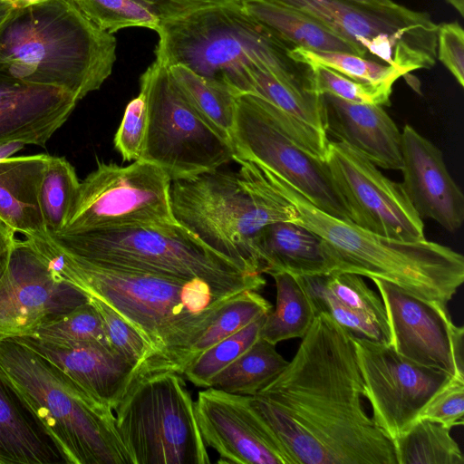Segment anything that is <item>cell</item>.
I'll list each match as a JSON object with an SVG mask.
<instances>
[{
    "label": "cell",
    "instance_id": "1",
    "mask_svg": "<svg viewBox=\"0 0 464 464\" xmlns=\"http://www.w3.org/2000/svg\"><path fill=\"white\" fill-rule=\"evenodd\" d=\"M292 360L251 403L291 464H398L368 415L353 334L318 313Z\"/></svg>",
    "mask_w": 464,
    "mask_h": 464
},
{
    "label": "cell",
    "instance_id": "2",
    "mask_svg": "<svg viewBox=\"0 0 464 464\" xmlns=\"http://www.w3.org/2000/svg\"><path fill=\"white\" fill-rule=\"evenodd\" d=\"M32 240L58 278L107 304L144 339L149 355L132 378L150 372L186 345L228 299L244 292L201 279L104 267L67 253L50 238Z\"/></svg>",
    "mask_w": 464,
    "mask_h": 464
},
{
    "label": "cell",
    "instance_id": "3",
    "mask_svg": "<svg viewBox=\"0 0 464 464\" xmlns=\"http://www.w3.org/2000/svg\"><path fill=\"white\" fill-rule=\"evenodd\" d=\"M115 60V37L99 29L73 0L14 8L0 26V71L63 89L77 102L100 89Z\"/></svg>",
    "mask_w": 464,
    "mask_h": 464
},
{
    "label": "cell",
    "instance_id": "4",
    "mask_svg": "<svg viewBox=\"0 0 464 464\" xmlns=\"http://www.w3.org/2000/svg\"><path fill=\"white\" fill-rule=\"evenodd\" d=\"M256 166V165H255ZM264 181L294 206L300 224L325 244L331 273H352L392 283L419 298L444 304L464 281V257L429 241L380 236L315 207L283 178L256 166Z\"/></svg>",
    "mask_w": 464,
    "mask_h": 464
},
{
    "label": "cell",
    "instance_id": "5",
    "mask_svg": "<svg viewBox=\"0 0 464 464\" xmlns=\"http://www.w3.org/2000/svg\"><path fill=\"white\" fill-rule=\"evenodd\" d=\"M156 61L183 65L237 94L251 92L254 64L312 92L311 68L289 55L294 49L256 22L237 2L211 5L163 20Z\"/></svg>",
    "mask_w": 464,
    "mask_h": 464
},
{
    "label": "cell",
    "instance_id": "6",
    "mask_svg": "<svg viewBox=\"0 0 464 464\" xmlns=\"http://www.w3.org/2000/svg\"><path fill=\"white\" fill-rule=\"evenodd\" d=\"M0 375L65 464H133L112 409L21 340H0Z\"/></svg>",
    "mask_w": 464,
    "mask_h": 464
},
{
    "label": "cell",
    "instance_id": "7",
    "mask_svg": "<svg viewBox=\"0 0 464 464\" xmlns=\"http://www.w3.org/2000/svg\"><path fill=\"white\" fill-rule=\"evenodd\" d=\"M238 172L215 169L172 180L175 220L204 244L239 266L260 273L253 243L267 225L298 221L292 204L275 192L248 161Z\"/></svg>",
    "mask_w": 464,
    "mask_h": 464
},
{
    "label": "cell",
    "instance_id": "8",
    "mask_svg": "<svg viewBox=\"0 0 464 464\" xmlns=\"http://www.w3.org/2000/svg\"><path fill=\"white\" fill-rule=\"evenodd\" d=\"M49 238L67 253L104 267L201 279L237 291H257L266 285L262 274L213 250L178 222L92 229Z\"/></svg>",
    "mask_w": 464,
    "mask_h": 464
},
{
    "label": "cell",
    "instance_id": "9",
    "mask_svg": "<svg viewBox=\"0 0 464 464\" xmlns=\"http://www.w3.org/2000/svg\"><path fill=\"white\" fill-rule=\"evenodd\" d=\"M120 437L133 464H209L195 403L180 374L134 377L113 408Z\"/></svg>",
    "mask_w": 464,
    "mask_h": 464
},
{
    "label": "cell",
    "instance_id": "10",
    "mask_svg": "<svg viewBox=\"0 0 464 464\" xmlns=\"http://www.w3.org/2000/svg\"><path fill=\"white\" fill-rule=\"evenodd\" d=\"M140 82L147 106L140 160L159 166L171 181L218 169L234 160L229 140L191 106L167 66L155 60Z\"/></svg>",
    "mask_w": 464,
    "mask_h": 464
},
{
    "label": "cell",
    "instance_id": "11",
    "mask_svg": "<svg viewBox=\"0 0 464 464\" xmlns=\"http://www.w3.org/2000/svg\"><path fill=\"white\" fill-rule=\"evenodd\" d=\"M298 9L355 45L366 57L406 74L430 69L437 58L438 24L429 14L397 4L373 9L345 0H266Z\"/></svg>",
    "mask_w": 464,
    "mask_h": 464
},
{
    "label": "cell",
    "instance_id": "12",
    "mask_svg": "<svg viewBox=\"0 0 464 464\" xmlns=\"http://www.w3.org/2000/svg\"><path fill=\"white\" fill-rule=\"evenodd\" d=\"M171 179L159 166L99 163L80 185L59 234L132 225L172 223ZM56 234V235H59Z\"/></svg>",
    "mask_w": 464,
    "mask_h": 464
},
{
    "label": "cell",
    "instance_id": "13",
    "mask_svg": "<svg viewBox=\"0 0 464 464\" xmlns=\"http://www.w3.org/2000/svg\"><path fill=\"white\" fill-rule=\"evenodd\" d=\"M230 142L235 161L251 162L283 178L321 210L351 221L325 160L303 150L287 136L258 96H237Z\"/></svg>",
    "mask_w": 464,
    "mask_h": 464
},
{
    "label": "cell",
    "instance_id": "14",
    "mask_svg": "<svg viewBox=\"0 0 464 464\" xmlns=\"http://www.w3.org/2000/svg\"><path fill=\"white\" fill-rule=\"evenodd\" d=\"M353 343L372 419L393 440L452 376L402 356L390 344L355 335Z\"/></svg>",
    "mask_w": 464,
    "mask_h": 464
},
{
    "label": "cell",
    "instance_id": "15",
    "mask_svg": "<svg viewBox=\"0 0 464 464\" xmlns=\"http://www.w3.org/2000/svg\"><path fill=\"white\" fill-rule=\"evenodd\" d=\"M324 160L353 223L390 238L425 239L422 219L401 183L385 177L376 165L342 141L329 140Z\"/></svg>",
    "mask_w": 464,
    "mask_h": 464
},
{
    "label": "cell",
    "instance_id": "16",
    "mask_svg": "<svg viewBox=\"0 0 464 464\" xmlns=\"http://www.w3.org/2000/svg\"><path fill=\"white\" fill-rule=\"evenodd\" d=\"M88 301L83 291L55 276L31 238L16 239L0 281V340L26 336Z\"/></svg>",
    "mask_w": 464,
    "mask_h": 464
},
{
    "label": "cell",
    "instance_id": "17",
    "mask_svg": "<svg viewBox=\"0 0 464 464\" xmlns=\"http://www.w3.org/2000/svg\"><path fill=\"white\" fill-rule=\"evenodd\" d=\"M385 307L390 345L402 356L464 380V329L457 326L444 304L408 294L373 278Z\"/></svg>",
    "mask_w": 464,
    "mask_h": 464
},
{
    "label": "cell",
    "instance_id": "18",
    "mask_svg": "<svg viewBox=\"0 0 464 464\" xmlns=\"http://www.w3.org/2000/svg\"><path fill=\"white\" fill-rule=\"evenodd\" d=\"M194 403L202 439L218 452V463L291 464L249 395L208 387Z\"/></svg>",
    "mask_w": 464,
    "mask_h": 464
},
{
    "label": "cell",
    "instance_id": "19",
    "mask_svg": "<svg viewBox=\"0 0 464 464\" xmlns=\"http://www.w3.org/2000/svg\"><path fill=\"white\" fill-rule=\"evenodd\" d=\"M401 186L419 217L450 232L464 221V195L447 169L440 150L406 124L401 131Z\"/></svg>",
    "mask_w": 464,
    "mask_h": 464
},
{
    "label": "cell",
    "instance_id": "20",
    "mask_svg": "<svg viewBox=\"0 0 464 464\" xmlns=\"http://www.w3.org/2000/svg\"><path fill=\"white\" fill-rule=\"evenodd\" d=\"M77 102L63 89L26 82L0 71V143L44 147Z\"/></svg>",
    "mask_w": 464,
    "mask_h": 464
},
{
    "label": "cell",
    "instance_id": "21",
    "mask_svg": "<svg viewBox=\"0 0 464 464\" xmlns=\"http://www.w3.org/2000/svg\"><path fill=\"white\" fill-rule=\"evenodd\" d=\"M325 131L356 150L377 167L401 170V132L382 106L353 103L323 95Z\"/></svg>",
    "mask_w": 464,
    "mask_h": 464
},
{
    "label": "cell",
    "instance_id": "22",
    "mask_svg": "<svg viewBox=\"0 0 464 464\" xmlns=\"http://www.w3.org/2000/svg\"><path fill=\"white\" fill-rule=\"evenodd\" d=\"M14 338L53 362L112 411L131 382L135 367L110 346L96 343L57 344L28 336Z\"/></svg>",
    "mask_w": 464,
    "mask_h": 464
},
{
    "label": "cell",
    "instance_id": "23",
    "mask_svg": "<svg viewBox=\"0 0 464 464\" xmlns=\"http://www.w3.org/2000/svg\"><path fill=\"white\" fill-rule=\"evenodd\" d=\"M48 154L0 160V220L25 237L46 240L39 193Z\"/></svg>",
    "mask_w": 464,
    "mask_h": 464
},
{
    "label": "cell",
    "instance_id": "24",
    "mask_svg": "<svg viewBox=\"0 0 464 464\" xmlns=\"http://www.w3.org/2000/svg\"><path fill=\"white\" fill-rule=\"evenodd\" d=\"M253 246L262 274L329 275L324 240L295 222L280 221L266 226L256 237Z\"/></svg>",
    "mask_w": 464,
    "mask_h": 464
},
{
    "label": "cell",
    "instance_id": "25",
    "mask_svg": "<svg viewBox=\"0 0 464 464\" xmlns=\"http://www.w3.org/2000/svg\"><path fill=\"white\" fill-rule=\"evenodd\" d=\"M58 463L57 448L0 375V464Z\"/></svg>",
    "mask_w": 464,
    "mask_h": 464
},
{
    "label": "cell",
    "instance_id": "26",
    "mask_svg": "<svg viewBox=\"0 0 464 464\" xmlns=\"http://www.w3.org/2000/svg\"><path fill=\"white\" fill-rule=\"evenodd\" d=\"M238 3L256 22L294 48L347 52L366 57L355 45L298 9L266 0H238Z\"/></svg>",
    "mask_w": 464,
    "mask_h": 464
},
{
    "label": "cell",
    "instance_id": "27",
    "mask_svg": "<svg viewBox=\"0 0 464 464\" xmlns=\"http://www.w3.org/2000/svg\"><path fill=\"white\" fill-rule=\"evenodd\" d=\"M271 310L272 304L269 301L255 290H246L234 295L224 304L205 329L170 357L146 373L173 372L180 375L183 374L187 366L202 353L255 320L267 314Z\"/></svg>",
    "mask_w": 464,
    "mask_h": 464
},
{
    "label": "cell",
    "instance_id": "28",
    "mask_svg": "<svg viewBox=\"0 0 464 464\" xmlns=\"http://www.w3.org/2000/svg\"><path fill=\"white\" fill-rule=\"evenodd\" d=\"M276 283V303L260 331V337L273 344L302 338L318 314L302 276L286 272L271 275Z\"/></svg>",
    "mask_w": 464,
    "mask_h": 464
},
{
    "label": "cell",
    "instance_id": "29",
    "mask_svg": "<svg viewBox=\"0 0 464 464\" xmlns=\"http://www.w3.org/2000/svg\"><path fill=\"white\" fill-rule=\"evenodd\" d=\"M276 344L259 338L249 349L218 373L209 387L253 396L274 380L287 365Z\"/></svg>",
    "mask_w": 464,
    "mask_h": 464
},
{
    "label": "cell",
    "instance_id": "30",
    "mask_svg": "<svg viewBox=\"0 0 464 464\" xmlns=\"http://www.w3.org/2000/svg\"><path fill=\"white\" fill-rule=\"evenodd\" d=\"M168 68L191 106L230 141L238 94L224 85L202 78L183 65Z\"/></svg>",
    "mask_w": 464,
    "mask_h": 464
},
{
    "label": "cell",
    "instance_id": "31",
    "mask_svg": "<svg viewBox=\"0 0 464 464\" xmlns=\"http://www.w3.org/2000/svg\"><path fill=\"white\" fill-rule=\"evenodd\" d=\"M450 430L436 421L418 420L393 440L398 464H463Z\"/></svg>",
    "mask_w": 464,
    "mask_h": 464
},
{
    "label": "cell",
    "instance_id": "32",
    "mask_svg": "<svg viewBox=\"0 0 464 464\" xmlns=\"http://www.w3.org/2000/svg\"><path fill=\"white\" fill-rule=\"evenodd\" d=\"M79 185L73 166L63 157L49 155L39 193L48 235L59 234L64 228Z\"/></svg>",
    "mask_w": 464,
    "mask_h": 464
},
{
    "label": "cell",
    "instance_id": "33",
    "mask_svg": "<svg viewBox=\"0 0 464 464\" xmlns=\"http://www.w3.org/2000/svg\"><path fill=\"white\" fill-rule=\"evenodd\" d=\"M26 336L57 344L96 343L110 346L102 319L90 300L41 324Z\"/></svg>",
    "mask_w": 464,
    "mask_h": 464
},
{
    "label": "cell",
    "instance_id": "34",
    "mask_svg": "<svg viewBox=\"0 0 464 464\" xmlns=\"http://www.w3.org/2000/svg\"><path fill=\"white\" fill-rule=\"evenodd\" d=\"M267 314L217 343L202 353L183 374L197 387L208 388L213 378L249 349L259 338Z\"/></svg>",
    "mask_w": 464,
    "mask_h": 464
},
{
    "label": "cell",
    "instance_id": "35",
    "mask_svg": "<svg viewBox=\"0 0 464 464\" xmlns=\"http://www.w3.org/2000/svg\"><path fill=\"white\" fill-rule=\"evenodd\" d=\"M289 55L307 65H322L361 82H395L406 75L389 64L347 52H314L295 47Z\"/></svg>",
    "mask_w": 464,
    "mask_h": 464
},
{
    "label": "cell",
    "instance_id": "36",
    "mask_svg": "<svg viewBox=\"0 0 464 464\" xmlns=\"http://www.w3.org/2000/svg\"><path fill=\"white\" fill-rule=\"evenodd\" d=\"M82 14L99 29L113 34L140 26L158 31L162 20L139 0H73Z\"/></svg>",
    "mask_w": 464,
    "mask_h": 464
},
{
    "label": "cell",
    "instance_id": "37",
    "mask_svg": "<svg viewBox=\"0 0 464 464\" xmlns=\"http://www.w3.org/2000/svg\"><path fill=\"white\" fill-rule=\"evenodd\" d=\"M312 89L319 95L329 94L343 101L372 105H390L394 82L368 83L350 79L322 65H309Z\"/></svg>",
    "mask_w": 464,
    "mask_h": 464
},
{
    "label": "cell",
    "instance_id": "38",
    "mask_svg": "<svg viewBox=\"0 0 464 464\" xmlns=\"http://www.w3.org/2000/svg\"><path fill=\"white\" fill-rule=\"evenodd\" d=\"M318 313L328 314L352 334L390 344V334L369 314L352 309L334 298L324 288L323 276H302Z\"/></svg>",
    "mask_w": 464,
    "mask_h": 464
},
{
    "label": "cell",
    "instance_id": "39",
    "mask_svg": "<svg viewBox=\"0 0 464 464\" xmlns=\"http://www.w3.org/2000/svg\"><path fill=\"white\" fill-rule=\"evenodd\" d=\"M324 288L343 304L371 315L389 334L385 307L380 295L352 273H331L323 276Z\"/></svg>",
    "mask_w": 464,
    "mask_h": 464
},
{
    "label": "cell",
    "instance_id": "40",
    "mask_svg": "<svg viewBox=\"0 0 464 464\" xmlns=\"http://www.w3.org/2000/svg\"><path fill=\"white\" fill-rule=\"evenodd\" d=\"M88 297L102 319L111 348L136 369L149 355V348L144 339L130 323L107 304L93 296Z\"/></svg>",
    "mask_w": 464,
    "mask_h": 464
},
{
    "label": "cell",
    "instance_id": "41",
    "mask_svg": "<svg viewBox=\"0 0 464 464\" xmlns=\"http://www.w3.org/2000/svg\"><path fill=\"white\" fill-rule=\"evenodd\" d=\"M147 132V106L139 93L126 106L121 122L114 137V146L124 161L140 158Z\"/></svg>",
    "mask_w": 464,
    "mask_h": 464
},
{
    "label": "cell",
    "instance_id": "42",
    "mask_svg": "<svg viewBox=\"0 0 464 464\" xmlns=\"http://www.w3.org/2000/svg\"><path fill=\"white\" fill-rule=\"evenodd\" d=\"M464 380L452 377L429 401L419 420H429L452 429L464 422Z\"/></svg>",
    "mask_w": 464,
    "mask_h": 464
},
{
    "label": "cell",
    "instance_id": "43",
    "mask_svg": "<svg viewBox=\"0 0 464 464\" xmlns=\"http://www.w3.org/2000/svg\"><path fill=\"white\" fill-rule=\"evenodd\" d=\"M437 58L464 86V31L457 22L438 24Z\"/></svg>",
    "mask_w": 464,
    "mask_h": 464
},
{
    "label": "cell",
    "instance_id": "44",
    "mask_svg": "<svg viewBox=\"0 0 464 464\" xmlns=\"http://www.w3.org/2000/svg\"><path fill=\"white\" fill-rule=\"evenodd\" d=\"M160 19L166 20L188 12L217 5L237 2V0H139Z\"/></svg>",
    "mask_w": 464,
    "mask_h": 464
},
{
    "label": "cell",
    "instance_id": "45",
    "mask_svg": "<svg viewBox=\"0 0 464 464\" xmlns=\"http://www.w3.org/2000/svg\"><path fill=\"white\" fill-rule=\"evenodd\" d=\"M16 239L15 231L0 220V281L8 267Z\"/></svg>",
    "mask_w": 464,
    "mask_h": 464
},
{
    "label": "cell",
    "instance_id": "46",
    "mask_svg": "<svg viewBox=\"0 0 464 464\" xmlns=\"http://www.w3.org/2000/svg\"><path fill=\"white\" fill-rule=\"evenodd\" d=\"M350 3L373 9L391 8L397 5L392 0H345Z\"/></svg>",
    "mask_w": 464,
    "mask_h": 464
},
{
    "label": "cell",
    "instance_id": "47",
    "mask_svg": "<svg viewBox=\"0 0 464 464\" xmlns=\"http://www.w3.org/2000/svg\"><path fill=\"white\" fill-rule=\"evenodd\" d=\"M25 144L22 142L0 143V160L14 156L16 152L23 150Z\"/></svg>",
    "mask_w": 464,
    "mask_h": 464
},
{
    "label": "cell",
    "instance_id": "48",
    "mask_svg": "<svg viewBox=\"0 0 464 464\" xmlns=\"http://www.w3.org/2000/svg\"><path fill=\"white\" fill-rule=\"evenodd\" d=\"M14 7L11 4L5 0H0V26L8 17Z\"/></svg>",
    "mask_w": 464,
    "mask_h": 464
},
{
    "label": "cell",
    "instance_id": "49",
    "mask_svg": "<svg viewBox=\"0 0 464 464\" xmlns=\"http://www.w3.org/2000/svg\"><path fill=\"white\" fill-rule=\"evenodd\" d=\"M11 4L14 8H23L27 5L41 3L46 0H5Z\"/></svg>",
    "mask_w": 464,
    "mask_h": 464
},
{
    "label": "cell",
    "instance_id": "50",
    "mask_svg": "<svg viewBox=\"0 0 464 464\" xmlns=\"http://www.w3.org/2000/svg\"><path fill=\"white\" fill-rule=\"evenodd\" d=\"M453 7L461 16H464V0H444Z\"/></svg>",
    "mask_w": 464,
    "mask_h": 464
}]
</instances>
